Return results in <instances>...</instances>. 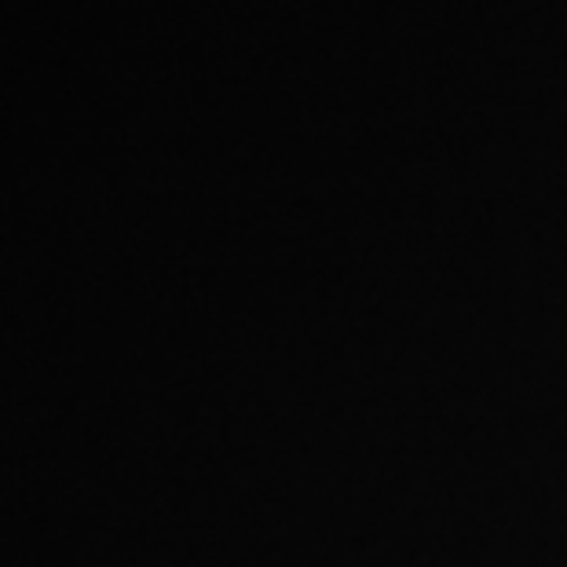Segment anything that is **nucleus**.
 I'll list each match as a JSON object with an SVG mask.
<instances>
[]
</instances>
